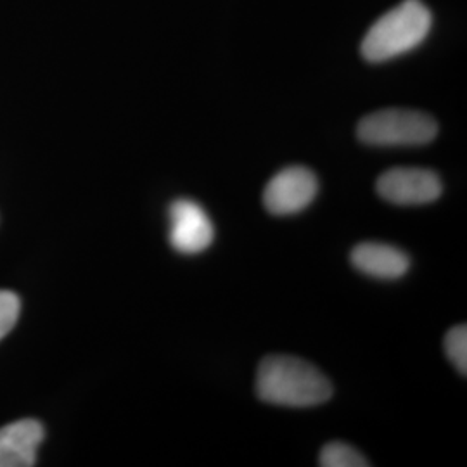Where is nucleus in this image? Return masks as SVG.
<instances>
[{"label": "nucleus", "mask_w": 467, "mask_h": 467, "mask_svg": "<svg viewBox=\"0 0 467 467\" xmlns=\"http://www.w3.org/2000/svg\"><path fill=\"white\" fill-rule=\"evenodd\" d=\"M21 312V301L13 291H0V339L11 333Z\"/></svg>", "instance_id": "nucleus-11"}, {"label": "nucleus", "mask_w": 467, "mask_h": 467, "mask_svg": "<svg viewBox=\"0 0 467 467\" xmlns=\"http://www.w3.org/2000/svg\"><path fill=\"white\" fill-rule=\"evenodd\" d=\"M431 11L420 0H403L379 17L362 40L368 63H384L419 47L431 32Z\"/></svg>", "instance_id": "nucleus-2"}, {"label": "nucleus", "mask_w": 467, "mask_h": 467, "mask_svg": "<svg viewBox=\"0 0 467 467\" xmlns=\"http://www.w3.org/2000/svg\"><path fill=\"white\" fill-rule=\"evenodd\" d=\"M445 353L451 358L455 368L466 376L467 374V327L464 324L451 327L445 334Z\"/></svg>", "instance_id": "nucleus-10"}, {"label": "nucleus", "mask_w": 467, "mask_h": 467, "mask_svg": "<svg viewBox=\"0 0 467 467\" xmlns=\"http://www.w3.org/2000/svg\"><path fill=\"white\" fill-rule=\"evenodd\" d=\"M170 244L184 254H198L208 250L213 243V222L200 202L192 200H177L171 202L170 212Z\"/></svg>", "instance_id": "nucleus-6"}, {"label": "nucleus", "mask_w": 467, "mask_h": 467, "mask_svg": "<svg viewBox=\"0 0 467 467\" xmlns=\"http://www.w3.org/2000/svg\"><path fill=\"white\" fill-rule=\"evenodd\" d=\"M351 264L362 274L376 279H400L410 267L407 253L383 244V243H362L351 251Z\"/></svg>", "instance_id": "nucleus-8"}, {"label": "nucleus", "mask_w": 467, "mask_h": 467, "mask_svg": "<svg viewBox=\"0 0 467 467\" xmlns=\"http://www.w3.org/2000/svg\"><path fill=\"white\" fill-rule=\"evenodd\" d=\"M317 192V177L310 168L287 167L270 179L264 204L274 215H295L308 208Z\"/></svg>", "instance_id": "nucleus-5"}, {"label": "nucleus", "mask_w": 467, "mask_h": 467, "mask_svg": "<svg viewBox=\"0 0 467 467\" xmlns=\"http://www.w3.org/2000/svg\"><path fill=\"white\" fill-rule=\"evenodd\" d=\"M438 134L433 117L416 109H381L362 118L357 127L360 142L376 148L422 146Z\"/></svg>", "instance_id": "nucleus-3"}, {"label": "nucleus", "mask_w": 467, "mask_h": 467, "mask_svg": "<svg viewBox=\"0 0 467 467\" xmlns=\"http://www.w3.org/2000/svg\"><path fill=\"white\" fill-rule=\"evenodd\" d=\"M378 194L399 206L430 204L443 192L440 177L426 168H391L384 171L376 184Z\"/></svg>", "instance_id": "nucleus-4"}, {"label": "nucleus", "mask_w": 467, "mask_h": 467, "mask_svg": "<svg viewBox=\"0 0 467 467\" xmlns=\"http://www.w3.org/2000/svg\"><path fill=\"white\" fill-rule=\"evenodd\" d=\"M256 395L281 407H316L333 397V384L310 362L289 355H270L256 372Z\"/></svg>", "instance_id": "nucleus-1"}, {"label": "nucleus", "mask_w": 467, "mask_h": 467, "mask_svg": "<svg viewBox=\"0 0 467 467\" xmlns=\"http://www.w3.org/2000/svg\"><path fill=\"white\" fill-rule=\"evenodd\" d=\"M44 441V426L35 419H21L0 428V467H32Z\"/></svg>", "instance_id": "nucleus-7"}, {"label": "nucleus", "mask_w": 467, "mask_h": 467, "mask_svg": "<svg viewBox=\"0 0 467 467\" xmlns=\"http://www.w3.org/2000/svg\"><path fill=\"white\" fill-rule=\"evenodd\" d=\"M318 464L322 467H368V459L343 441L327 443L318 455Z\"/></svg>", "instance_id": "nucleus-9"}]
</instances>
